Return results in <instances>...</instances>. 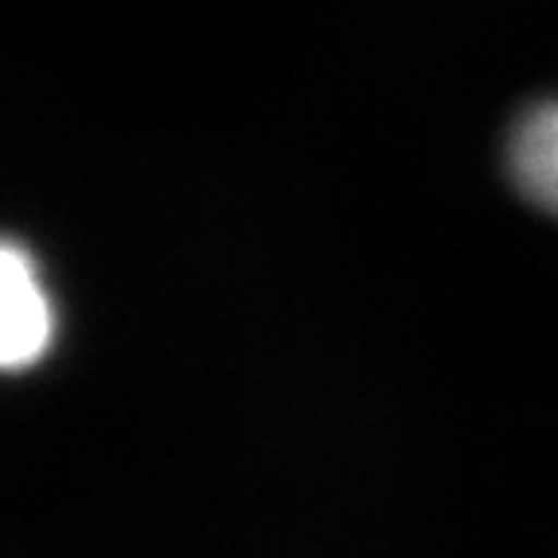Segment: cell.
I'll use <instances>...</instances> for the list:
<instances>
[{
  "label": "cell",
  "instance_id": "7a4b0ae2",
  "mask_svg": "<svg viewBox=\"0 0 558 558\" xmlns=\"http://www.w3.org/2000/svg\"><path fill=\"white\" fill-rule=\"evenodd\" d=\"M508 174L532 206L558 218V97L535 101L512 124Z\"/></svg>",
  "mask_w": 558,
  "mask_h": 558
},
{
  "label": "cell",
  "instance_id": "6da1fadb",
  "mask_svg": "<svg viewBox=\"0 0 558 558\" xmlns=\"http://www.w3.org/2000/svg\"><path fill=\"white\" fill-rule=\"evenodd\" d=\"M54 338V311L32 253L4 244L0 256V361L9 373L35 365Z\"/></svg>",
  "mask_w": 558,
  "mask_h": 558
}]
</instances>
